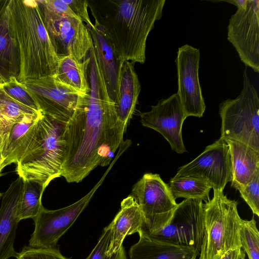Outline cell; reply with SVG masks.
Segmentation results:
<instances>
[{
    "mask_svg": "<svg viewBox=\"0 0 259 259\" xmlns=\"http://www.w3.org/2000/svg\"><path fill=\"white\" fill-rule=\"evenodd\" d=\"M89 55L90 91L79 96L64 132L65 152L61 177L68 183L80 182L98 166L109 165L123 142L127 127L117 117L93 45Z\"/></svg>",
    "mask_w": 259,
    "mask_h": 259,
    "instance_id": "1",
    "label": "cell"
},
{
    "mask_svg": "<svg viewBox=\"0 0 259 259\" xmlns=\"http://www.w3.org/2000/svg\"><path fill=\"white\" fill-rule=\"evenodd\" d=\"M95 23L121 62L144 64L146 41L165 0H87Z\"/></svg>",
    "mask_w": 259,
    "mask_h": 259,
    "instance_id": "2",
    "label": "cell"
},
{
    "mask_svg": "<svg viewBox=\"0 0 259 259\" xmlns=\"http://www.w3.org/2000/svg\"><path fill=\"white\" fill-rule=\"evenodd\" d=\"M9 27L18 54L17 81L22 83L55 73L59 58L47 30L38 1L12 0Z\"/></svg>",
    "mask_w": 259,
    "mask_h": 259,
    "instance_id": "3",
    "label": "cell"
},
{
    "mask_svg": "<svg viewBox=\"0 0 259 259\" xmlns=\"http://www.w3.org/2000/svg\"><path fill=\"white\" fill-rule=\"evenodd\" d=\"M66 124L42 115L33 141L16 164L15 170L19 177L46 188L51 181L61 177Z\"/></svg>",
    "mask_w": 259,
    "mask_h": 259,
    "instance_id": "4",
    "label": "cell"
},
{
    "mask_svg": "<svg viewBox=\"0 0 259 259\" xmlns=\"http://www.w3.org/2000/svg\"><path fill=\"white\" fill-rule=\"evenodd\" d=\"M237 205L218 190H213L212 198L203 203L204 232L199 259H220L229 251L242 248V219Z\"/></svg>",
    "mask_w": 259,
    "mask_h": 259,
    "instance_id": "5",
    "label": "cell"
},
{
    "mask_svg": "<svg viewBox=\"0 0 259 259\" xmlns=\"http://www.w3.org/2000/svg\"><path fill=\"white\" fill-rule=\"evenodd\" d=\"M243 77V87L239 96L219 105L220 138L239 141L259 151V98L246 68Z\"/></svg>",
    "mask_w": 259,
    "mask_h": 259,
    "instance_id": "6",
    "label": "cell"
},
{
    "mask_svg": "<svg viewBox=\"0 0 259 259\" xmlns=\"http://www.w3.org/2000/svg\"><path fill=\"white\" fill-rule=\"evenodd\" d=\"M138 203L144 219L142 229L150 234L166 226L178 203L159 175L147 173L133 186L130 195Z\"/></svg>",
    "mask_w": 259,
    "mask_h": 259,
    "instance_id": "7",
    "label": "cell"
},
{
    "mask_svg": "<svg viewBox=\"0 0 259 259\" xmlns=\"http://www.w3.org/2000/svg\"><path fill=\"white\" fill-rule=\"evenodd\" d=\"M237 7L228 26V40L241 61L259 72V1H228Z\"/></svg>",
    "mask_w": 259,
    "mask_h": 259,
    "instance_id": "8",
    "label": "cell"
},
{
    "mask_svg": "<svg viewBox=\"0 0 259 259\" xmlns=\"http://www.w3.org/2000/svg\"><path fill=\"white\" fill-rule=\"evenodd\" d=\"M204 232L203 203L185 199L178 204L168 224L150 234L151 238L174 245L191 247L199 254Z\"/></svg>",
    "mask_w": 259,
    "mask_h": 259,
    "instance_id": "9",
    "label": "cell"
},
{
    "mask_svg": "<svg viewBox=\"0 0 259 259\" xmlns=\"http://www.w3.org/2000/svg\"><path fill=\"white\" fill-rule=\"evenodd\" d=\"M107 172L86 195L76 202L56 210H49L42 205L37 215L33 219L35 227L29 240V246L35 248H55L61 237L87 206Z\"/></svg>",
    "mask_w": 259,
    "mask_h": 259,
    "instance_id": "10",
    "label": "cell"
},
{
    "mask_svg": "<svg viewBox=\"0 0 259 259\" xmlns=\"http://www.w3.org/2000/svg\"><path fill=\"white\" fill-rule=\"evenodd\" d=\"M42 8L45 26L58 58L68 55L82 61L93 46L90 31L78 19L54 13L38 1Z\"/></svg>",
    "mask_w": 259,
    "mask_h": 259,
    "instance_id": "11",
    "label": "cell"
},
{
    "mask_svg": "<svg viewBox=\"0 0 259 259\" xmlns=\"http://www.w3.org/2000/svg\"><path fill=\"white\" fill-rule=\"evenodd\" d=\"M31 95L43 114L66 123L73 115L79 96L52 76L20 83Z\"/></svg>",
    "mask_w": 259,
    "mask_h": 259,
    "instance_id": "12",
    "label": "cell"
},
{
    "mask_svg": "<svg viewBox=\"0 0 259 259\" xmlns=\"http://www.w3.org/2000/svg\"><path fill=\"white\" fill-rule=\"evenodd\" d=\"M183 177L205 179L213 190L223 191L232 179L230 150L225 141L220 138L195 159L179 167L174 177Z\"/></svg>",
    "mask_w": 259,
    "mask_h": 259,
    "instance_id": "13",
    "label": "cell"
},
{
    "mask_svg": "<svg viewBox=\"0 0 259 259\" xmlns=\"http://www.w3.org/2000/svg\"><path fill=\"white\" fill-rule=\"evenodd\" d=\"M200 50L188 44L179 48L175 61L177 94L186 117H201L206 106L199 79Z\"/></svg>",
    "mask_w": 259,
    "mask_h": 259,
    "instance_id": "14",
    "label": "cell"
},
{
    "mask_svg": "<svg viewBox=\"0 0 259 259\" xmlns=\"http://www.w3.org/2000/svg\"><path fill=\"white\" fill-rule=\"evenodd\" d=\"M140 117L142 124L162 135L173 151L179 154L186 151L182 129L187 117L177 93L160 100L150 111L141 113Z\"/></svg>",
    "mask_w": 259,
    "mask_h": 259,
    "instance_id": "15",
    "label": "cell"
},
{
    "mask_svg": "<svg viewBox=\"0 0 259 259\" xmlns=\"http://www.w3.org/2000/svg\"><path fill=\"white\" fill-rule=\"evenodd\" d=\"M20 177L13 181L3 194L0 207V259L18 257L14 247L18 223V205L23 188Z\"/></svg>",
    "mask_w": 259,
    "mask_h": 259,
    "instance_id": "16",
    "label": "cell"
},
{
    "mask_svg": "<svg viewBox=\"0 0 259 259\" xmlns=\"http://www.w3.org/2000/svg\"><path fill=\"white\" fill-rule=\"evenodd\" d=\"M110 238L106 254L118 251L127 236L138 233L144 225V219L136 200L131 195L121 202L120 209L109 224Z\"/></svg>",
    "mask_w": 259,
    "mask_h": 259,
    "instance_id": "17",
    "label": "cell"
},
{
    "mask_svg": "<svg viewBox=\"0 0 259 259\" xmlns=\"http://www.w3.org/2000/svg\"><path fill=\"white\" fill-rule=\"evenodd\" d=\"M134 64L128 61L121 62L114 102L118 119L126 126L136 110L141 89Z\"/></svg>",
    "mask_w": 259,
    "mask_h": 259,
    "instance_id": "18",
    "label": "cell"
},
{
    "mask_svg": "<svg viewBox=\"0 0 259 259\" xmlns=\"http://www.w3.org/2000/svg\"><path fill=\"white\" fill-rule=\"evenodd\" d=\"M139 239L129 251L130 259H196L199 253L193 248L158 241L142 229Z\"/></svg>",
    "mask_w": 259,
    "mask_h": 259,
    "instance_id": "19",
    "label": "cell"
},
{
    "mask_svg": "<svg viewBox=\"0 0 259 259\" xmlns=\"http://www.w3.org/2000/svg\"><path fill=\"white\" fill-rule=\"evenodd\" d=\"M42 115L41 111L27 115L13 126L1 153L3 169L12 163L16 164L24 154L35 137Z\"/></svg>",
    "mask_w": 259,
    "mask_h": 259,
    "instance_id": "20",
    "label": "cell"
},
{
    "mask_svg": "<svg viewBox=\"0 0 259 259\" xmlns=\"http://www.w3.org/2000/svg\"><path fill=\"white\" fill-rule=\"evenodd\" d=\"M96 59L110 99L114 102L121 62L104 34L95 26L90 30Z\"/></svg>",
    "mask_w": 259,
    "mask_h": 259,
    "instance_id": "21",
    "label": "cell"
},
{
    "mask_svg": "<svg viewBox=\"0 0 259 259\" xmlns=\"http://www.w3.org/2000/svg\"><path fill=\"white\" fill-rule=\"evenodd\" d=\"M224 141L229 146L231 155V187L239 190L251 182L259 172V151L234 140Z\"/></svg>",
    "mask_w": 259,
    "mask_h": 259,
    "instance_id": "22",
    "label": "cell"
},
{
    "mask_svg": "<svg viewBox=\"0 0 259 259\" xmlns=\"http://www.w3.org/2000/svg\"><path fill=\"white\" fill-rule=\"evenodd\" d=\"M89 62V54L82 61L72 55L60 57L52 76L81 96L87 95L90 91L88 75Z\"/></svg>",
    "mask_w": 259,
    "mask_h": 259,
    "instance_id": "23",
    "label": "cell"
},
{
    "mask_svg": "<svg viewBox=\"0 0 259 259\" xmlns=\"http://www.w3.org/2000/svg\"><path fill=\"white\" fill-rule=\"evenodd\" d=\"M38 111L26 106L8 95L0 84V155L13 126L27 115Z\"/></svg>",
    "mask_w": 259,
    "mask_h": 259,
    "instance_id": "24",
    "label": "cell"
},
{
    "mask_svg": "<svg viewBox=\"0 0 259 259\" xmlns=\"http://www.w3.org/2000/svg\"><path fill=\"white\" fill-rule=\"evenodd\" d=\"M168 186L175 200L178 198H184L200 200L205 203L210 200L209 194L212 187L205 179L174 177L170 179Z\"/></svg>",
    "mask_w": 259,
    "mask_h": 259,
    "instance_id": "25",
    "label": "cell"
},
{
    "mask_svg": "<svg viewBox=\"0 0 259 259\" xmlns=\"http://www.w3.org/2000/svg\"><path fill=\"white\" fill-rule=\"evenodd\" d=\"M46 187L34 181L24 180L18 202L17 213L20 221L33 219L42 206L41 197Z\"/></svg>",
    "mask_w": 259,
    "mask_h": 259,
    "instance_id": "26",
    "label": "cell"
},
{
    "mask_svg": "<svg viewBox=\"0 0 259 259\" xmlns=\"http://www.w3.org/2000/svg\"><path fill=\"white\" fill-rule=\"evenodd\" d=\"M240 238L242 248L248 259H259V233L254 219L242 220Z\"/></svg>",
    "mask_w": 259,
    "mask_h": 259,
    "instance_id": "27",
    "label": "cell"
},
{
    "mask_svg": "<svg viewBox=\"0 0 259 259\" xmlns=\"http://www.w3.org/2000/svg\"><path fill=\"white\" fill-rule=\"evenodd\" d=\"M1 86L4 91L16 101L29 108L40 111L34 99L17 81L16 77L11 78L8 82L1 84Z\"/></svg>",
    "mask_w": 259,
    "mask_h": 259,
    "instance_id": "28",
    "label": "cell"
},
{
    "mask_svg": "<svg viewBox=\"0 0 259 259\" xmlns=\"http://www.w3.org/2000/svg\"><path fill=\"white\" fill-rule=\"evenodd\" d=\"M110 238V226L106 227L94 248L85 259H126L123 245L117 252L108 256L106 254Z\"/></svg>",
    "mask_w": 259,
    "mask_h": 259,
    "instance_id": "29",
    "label": "cell"
},
{
    "mask_svg": "<svg viewBox=\"0 0 259 259\" xmlns=\"http://www.w3.org/2000/svg\"><path fill=\"white\" fill-rule=\"evenodd\" d=\"M252 212L259 216V172L252 181L238 190Z\"/></svg>",
    "mask_w": 259,
    "mask_h": 259,
    "instance_id": "30",
    "label": "cell"
},
{
    "mask_svg": "<svg viewBox=\"0 0 259 259\" xmlns=\"http://www.w3.org/2000/svg\"><path fill=\"white\" fill-rule=\"evenodd\" d=\"M17 259H68L55 248H35L24 246Z\"/></svg>",
    "mask_w": 259,
    "mask_h": 259,
    "instance_id": "31",
    "label": "cell"
},
{
    "mask_svg": "<svg viewBox=\"0 0 259 259\" xmlns=\"http://www.w3.org/2000/svg\"><path fill=\"white\" fill-rule=\"evenodd\" d=\"M64 2L83 23H85V25L89 30L94 27L89 17L88 11V3L87 0H64Z\"/></svg>",
    "mask_w": 259,
    "mask_h": 259,
    "instance_id": "32",
    "label": "cell"
},
{
    "mask_svg": "<svg viewBox=\"0 0 259 259\" xmlns=\"http://www.w3.org/2000/svg\"><path fill=\"white\" fill-rule=\"evenodd\" d=\"M39 2L43 6L54 13L80 19L65 3L64 0H45Z\"/></svg>",
    "mask_w": 259,
    "mask_h": 259,
    "instance_id": "33",
    "label": "cell"
},
{
    "mask_svg": "<svg viewBox=\"0 0 259 259\" xmlns=\"http://www.w3.org/2000/svg\"><path fill=\"white\" fill-rule=\"evenodd\" d=\"M245 256L246 253L241 248L229 251L220 259H245Z\"/></svg>",
    "mask_w": 259,
    "mask_h": 259,
    "instance_id": "34",
    "label": "cell"
},
{
    "mask_svg": "<svg viewBox=\"0 0 259 259\" xmlns=\"http://www.w3.org/2000/svg\"><path fill=\"white\" fill-rule=\"evenodd\" d=\"M2 161H3L1 155H0V176H1V172H2V170H3L2 167Z\"/></svg>",
    "mask_w": 259,
    "mask_h": 259,
    "instance_id": "35",
    "label": "cell"
},
{
    "mask_svg": "<svg viewBox=\"0 0 259 259\" xmlns=\"http://www.w3.org/2000/svg\"><path fill=\"white\" fill-rule=\"evenodd\" d=\"M3 196V194L0 193V198Z\"/></svg>",
    "mask_w": 259,
    "mask_h": 259,
    "instance_id": "36",
    "label": "cell"
}]
</instances>
